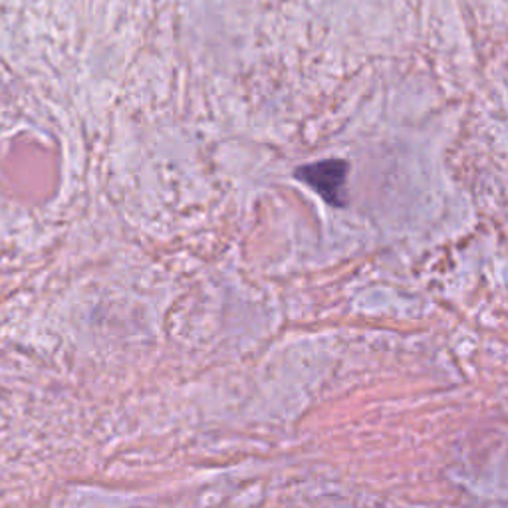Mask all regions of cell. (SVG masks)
I'll list each match as a JSON object with an SVG mask.
<instances>
[{
  "instance_id": "obj_1",
  "label": "cell",
  "mask_w": 508,
  "mask_h": 508,
  "mask_svg": "<svg viewBox=\"0 0 508 508\" xmlns=\"http://www.w3.org/2000/svg\"><path fill=\"white\" fill-rule=\"evenodd\" d=\"M349 163L344 160H324L310 165H304L296 171V177L310 185L328 205L344 207L347 202L346 183H347Z\"/></svg>"
}]
</instances>
